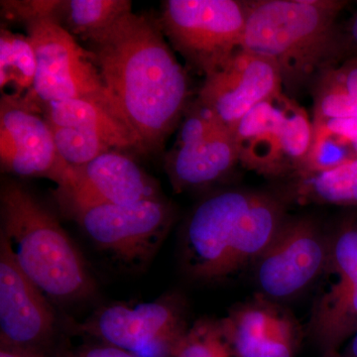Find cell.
<instances>
[{
  "label": "cell",
  "mask_w": 357,
  "mask_h": 357,
  "mask_svg": "<svg viewBox=\"0 0 357 357\" xmlns=\"http://www.w3.org/2000/svg\"><path fill=\"white\" fill-rule=\"evenodd\" d=\"M2 170L23 177H44L58 185L70 166L61 158L48 121L27 96L3 93L0 100Z\"/></svg>",
  "instance_id": "cell-13"
},
{
  "label": "cell",
  "mask_w": 357,
  "mask_h": 357,
  "mask_svg": "<svg viewBox=\"0 0 357 357\" xmlns=\"http://www.w3.org/2000/svg\"><path fill=\"white\" fill-rule=\"evenodd\" d=\"M345 6L340 0L249 1L243 49L277 66L284 91L311 89L325 70L349 56L338 24Z\"/></svg>",
  "instance_id": "cell-3"
},
{
  "label": "cell",
  "mask_w": 357,
  "mask_h": 357,
  "mask_svg": "<svg viewBox=\"0 0 357 357\" xmlns=\"http://www.w3.org/2000/svg\"><path fill=\"white\" fill-rule=\"evenodd\" d=\"M220 324L234 357H296L304 337L292 312L259 294L232 307Z\"/></svg>",
  "instance_id": "cell-16"
},
{
  "label": "cell",
  "mask_w": 357,
  "mask_h": 357,
  "mask_svg": "<svg viewBox=\"0 0 357 357\" xmlns=\"http://www.w3.org/2000/svg\"><path fill=\"white\" fill-rule=\"evenodd\" d=\"M36 75V56L27 35L1 28L0 31V88L11 86L16 95L32 91Z\"/></svg>",
  "instance_id": "cell-22"
},
{
  "label": "cell",
  "mask_w": 357,
  "mask_h": 357,
  "mask_svg": "<svg viewBox=\"0 0 357 357\" xmlns=\"http://www.w3.org/2000/svg\"><path fill=\"white\" fill-rule=\"evenodd\" d=\"M342 357H357V330L352 335L349 344L345 347L344 351L340 352Z\"/></svg>",
  "instance_id": "cell-29"
},
{
  "label": "cell",
  "mask_w": 357,
  "mask_h": 357,
  "mask_svg": "<svg viewBox=\"0 0 357 357\" xmlns=\"http://www.w3.org/2000/svg\"><path fill=\"white\" fill-rule=\"evenodd\" d=\"M189 326L180 300L112 305L81 326L82 332L139 357H173Z\"/></svg>",
  "instance_id": "cell-12"
},
{
  "label": "cell",
  "mask_w": 357,
  "mask_h": 357,
  "mask_svg": "<svg viewBox=\"0 0 357 357\" xmlns=\"http://www.w3.org/2000/svg\"><path fill=\"white\" fill-rule=\"evenodd\" d=\"M321 357H342L340 356V351L335 352H326V354H323V356Z\"/></svg>",
  "instance_id": "cell-30"
},
{
  "label": "cell",
  "mask_w": 357,
  "mask_h": 357,
  "mask_svg": "<svg viewBox=\"0 0 357 357\" xmlns=\"http://www.w3.org/2000/svg\"><path fill=\"white\" fill-rule=\"evenodd\" d=\"M38 105L45 119L51 123L96 134L119 151L145 152L140 138L128 122L100 103L69 100Z\"/></svg>",
  "instance_id": "cell-18"
},
{
  "label": "cell",
  "mask_w": 357,
  "mask_h": 357,
  "mask_svg": "<svg viewBox=\"0 0 357 357\" xmlns=\"http://www.w3.org/2000/svg\"><path fill=\"white\" fill-rule=\"evenodd\" d=\"M173 357H234L220 321H197L188 328Z\"/></svg>",
  "instance_id": "cell-24"
},
{
  "label": "cell",
  "mask_w": 357,
  "mask_h": 357,
  "mask_svg": "<svg viewBox=\"0 0 357 357\" xmlns=\"http://www.w3.org/2000/svg\"><path fill=\"white\" fill-rule=\"evenodd\" d=\"M0 357H45V356L41 352L11 347V345L1 344Z\"/></svg>",
  "instance_id": "cell-27"
},
{
  "label": "cell",
  "mask_w": 357,
  "mask_h": 357,
  "mask_svg": "<svg viewBox=\"0 0 357 357\" xmlns=\"http://www.w3.org/2000/svg\"><path fill=\"white\" fill-rule=\"evenodd\" d=\"M49 124L58 153L70 167L77 168L86 165L100 155L114 150L96 134L81 129L56 126L51 122Z\"/></svg>",
  "instance_id": "cell-23"
},
{
  "label": "cell",
  "mask_w": 357,
  "mask_h": 357,
  "mask_svg": "<svg viewBox=\"0 0 357 357\" xmlns=\"http://www.w3.org/2000/svg\"><path fill=\"white\" fill-rule=\"evenodd\" d=\"M347 35V48H349V55L357 57V11L354 16L349 24Z\"/></svg>",
  "instance_id": "cell-28"
},
{
  "label": "cell",
  "mask_w": 357,
  "mask_h": 357,
  "mask_svg": "<svg viewBox=\"0 0 357 357\" xmlns=\"http://www.w3.org/2000/svg\"><path fill=\"white\" fill-rule=\"evenodd\" d=\"M234 132L239 163L265 177L285 178L304 164L312 144V121L283 91L249 112Z\"/></svg>",
  "instance_id": "cell-7"
},
{
  "label": "cell",
  "mask_w": 357,
  "mask_h": 357,
  "mask_svg": "<svg viewBox=\"0 0 357 357\" xmlns=\"http://www.w3.org/2000/svg\"><path fill=\"white\" fill-rule=\"evenodd\" d=\"M328 241L307 328L323 354L340 351L357 330V222H342Z\"/></svg>",
  "instance_id": "cell-9"
},
{
  "label": "cell",
  "mask_w": 357,
  "mask_h": 357,
  "mask_svg": "<svg viewBox=\"0 0 357 357\" xmlns=\"http://www.w3.org/2000/svg\"><path fill=\"white\" fill-rule=\"evenodd\" d=\"M279 195L298 204L357 206V159L316 172H296L284 178Z\"/></svg>",
  "instance_id": "cell-19"
},
{
  "label": "cell",
  "mask_w": 357,
  "mask_h": 357,
  "mask_svg": "<svg viewBox=\"0 0 357 357\" xmlns=\"http://www.w3.org/2000/svg\"><path fill=\"white\" fill-rule=\"evenodd\" d=\"M249 1L167 0L158 22L173 50L206 77L243 48Z\"/></svg>",
  "instance_id": "cell-5"
},
{
  "label": "cell",
  "mask_w": 357,
  "mask_h": 357,
  "mask_svg": "<svg viewBox=\"0 0 357 357\" xmlns=\"http://www.w3.org/2000/svg\"><path fill=\"white\" fill-rule=\"evenodd\" d=\"M0 211V241L46 297L68 303L93 293L95 283L79 249L31 192L18 183H4Z\"/></svg>",
  "instance_id": "cell-4"
},
{
  "label": "cell",
  "mask_w": 357,
  "mask_h": 357,
  "mask_svg": "<svg viewBox=\"0 0 357 357\" xmlns=\"http://www.w3.org/2000/svg\"><path fill=\"white\" fill-rule=\"evenodd\" d=\"M277 192L231 189L204 199L183 229L181 258L197 281L227 280L252 266L287 220Z\"/></svg>",
  "instance_id": "cell-2"
},
{
  "label": "cell",
  "mask_w": 357,
  "mask_h": 357,
  "mask_svg": "<svg viewBox=\"0 0 357 357\" xmlns=\"http://www.w3.org/2000/svg\"><path fill=\"white\" fill-rule=\"evenodd\" d=\"M283 91L277 66L241 48L220 69L204 77L197 100L234 130L249 112Z\"/></svg>",
  "instance_id": "cell-15"
},
{
  "label": "cell",
  "mask_w": 357,
  "mask_h": 357,
  "mask_svg": "<svg viewBox=\"0 0 357 357\" xmlns=\"http://www.w3.org/2000/svg\"><path fill=\"white\" fill-rule=\"evenodd\" d=\"M239 163L234 130L198 100L190 103L164 168L174 191L202 189L220 182Z\"/></svg>",
  "instance_id": "cell-8"
},
{
  "label": "cell",
  "mask_w": 357,
  "mask_h": 357,
  "mask_svg": "<svg viewBox=\"0 0 357 357\" xmlns=\"http://www.w3.org/2000/svg\"><path fill=\"white\" fill-rule=\"evenodd\" d=\"M64 357H139L131 352L123 351L109 344L91 345L83 347L77 351L67 354Z\"/></svg>",
  "instance_id": "cell-26"
},
{
  "label": "cell",
  "mask_w": 357,
  "mask_h": 357,
  "mask_svg": "<svg viewBox=\"0 0 357 357\" xmlns=\"http://www.w3.org/2000/svg\"><path fill=\"white\" fill-rule=\"evenodd\" d=\"M129 0H53L49 17L86 41L131 13Z\"/></svg>",
  "instance_id": "cell-20"
},
{
  "label": "cell",
  "mask_w": 357,
  "mask_h": 357,
  "mask_svg": "<svg viewBox=\"0 0 357 357\" xmlns=\"http://www.w3.org/2000/svg\"><path fill=\"white\" fill-rule=\"evenodd\" d=\"M86 42L105 88L145 152L158 151L191 103L187 70L158 20L131 11Z\"/></svg>",
  "instance_id": "cell-1"
},
{
  "label": "cell",
  "mask_w": 357,
  "mask_h": 357,
  "mask_svg": "<svg viewBox=\"0 0 357 357\" xmlns=\"http://www.w3.org/2000/svg\"><path fill=\"white\" fill-rule=\"evenodd\" d=\"M46 296L20 269L0 241V340L29 351L43 352L55 326Z\"/></svg>",
  "instance_id": "cell-17"
},
{
  "label": "cell",
  "mask_w": 357,
  "mask_h": 357,
  "mask_svg": "<svg viewBox=\"0 0 357 357\" xmlns=\"http://www.w3.org/2000/svg\"><path fill=\"white\" fill-rule=\"evenodd\" d=\"M59 203L74 217L79 211L107 206L130 204L159 198V189L135 161L112 150L82 167H70L58 185Z\"/></svg>",
  "instance_id": "cell-14"
},
{
  "label": "cell",
  "mask_w": 357,
  "mask_h": 357,
  "mask_svg": "<svg viewBox=\"0 0 357 357\" xmlns=\"http://www.w3.org/2000/svg\"><path fill=\"white\" fill-rule=\"evenodd\" d=\"M357 159V117L312 122V139L301 172L326 170Z\"/></svg>",
  "instance_id": "cell-21"
},
{
  "label": "cell",
  "mask_w": 357,
  "mask_h": 357,
  "mask_svg": "<svg viewBox=\"0 0 357 357\" xmlns=\"http://www.w3.org/2000/svg\"><path fill=\"white\" fill-rule=\"evenodd\" d=\"M314 86L337 91L357 100V57L349 56L325 70L312 84V88Z\"/></svg>",
  "instance_id": "cell-25"
},
{
  "label": "cell",
  "mask_w": 357,
  "mask_h": 357,
  "mask_svg": "<svg viewBox=\"0 0 357 357\" xmlns=\"http://www.w3.org/2000/svg\"><path fill=\"white\" fill-rule=\"evenodd\" d=\"M23 25L36 56L34 84L25 96L37 105L91 100L114 110L126 121L105 88L91 54L77 43L76 37L48 16L32 18Z\"/></svg>",
  "instance_id": "cell-6"
},
{
  "label": "cell",
  "mask_w": 357,
  "mask_h": 357,
  "mask_svg": "<svg viewBox=\"0 0 357 357\" xmlns=\"http://www.w3.org/2000/svg\"><path fill=\"white\" fill-rule=\"evenodd\" d=\"M165 199L130 204L95 206L74 215L84 234L98 248L131 267L151 259L175 220Z\"/></svg>",
  "instance_id": "cell-10"
},
{
  "label": "cell",
  "mask_w": 357,
  "mask_h": 357,
  "mask_svg": "<svg viewBox=\"0 0 357 357\" xmlns=\"http://www.w3.org/2000/svg\"><path fill=\"white\" fill-rule=\"evenodd\" d=\"M328 246V236L316 220L287 218L253 265L257 294L282 303L311 288L325 270Z\"/></svg>",
  "instance_id": "cell-11"
}]
</instances>
